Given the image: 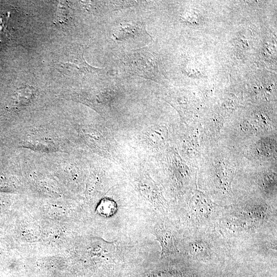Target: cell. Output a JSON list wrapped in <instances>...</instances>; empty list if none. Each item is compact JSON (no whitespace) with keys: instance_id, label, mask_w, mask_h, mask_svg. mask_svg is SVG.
Returning a JSON list of instances; mask_svg holds the SVG:
<instances>
[{"instance_id":"6da1fadb","label":"cell","mask_w":277,"mask_h":277,"mask_svg":"<svg viewBox=\"0 0 277 277\" xmlns=\"http://www.w3.org/2000/svg\"><path fill=\"white\" fill-rule=\"evenodd\" d=\"M122 62L131 74L156 82L162 80L159 56L152 44L127 52Z\"/></svg>"},{"instance_id":"7a4b0ae2","label":"cell","mask_w":277,"mask_h":277,"mask_svg":"<svg viewBox=\"0 0 277 277\" xmlns=\"http://www.w3.org/2000/svg\"><path fill=\"white\" fill-rule=\"evenodd\" d=\"M84 47L73 48L64 59L55 63V68L65 75L74 78H85L103 73V69L89 65L84 57Z\"/></svg>"},{"instance_id":"3957f363","label":"cell","mask_w":277,"mask_h":277,"mask_svg":"<svg viewBox=\"0 0 277 277\" xmlns=\"http://www.w3.org/2000/svg\"><path fill=\"white\" fill-rule=\"evenodd\" d=\"M156 240L162 248V255L172 254L176 252L177 249L172 233L163 228H156L154 231Z\"/></svg>"},{"instance_id":"277c9868","label":"cell","mask_w":277,"mask_h":277,"mask_svg":"<svg viewBox=\"0 0 277 277\" xmlns=\"http://www.w3.org/2000/svg\"><path fill=\"white\" fill-rule=\"evenodd\" d=\"M190 207L196 217L205 218L211 213L213 206L202 193H196L191 200Z\"/></svg>"},{"instance_id":"5b68a950","label":"cell","mask_w":277,"mask_h":277,"mask_svg":"<svg viewBox=\"0 0 277 277\" xmlns=\"http://www.w3.org/2000/svg\"><path fill=\"white\" fill-rule=\"evenodd\" d=\"M167 136V130L163 126L156 125L149 128L145 133L147 144L154 148L163 145Z\"/></svg>"},{"instance_id":"8992f818","label":"cell","mask_w":277,"mask_h":277,"mask_svg":"<svg viewBox=\"0 0 277 277\" xmlns=\"http://www.w3.org/2000/svg\"><path fill=\"white\" fill-rule=\"evenodd\" d=\"M190 254L194 256H202L208 253V248L202 241H194L189 245Z\"/></svg>"}]
</instances>
